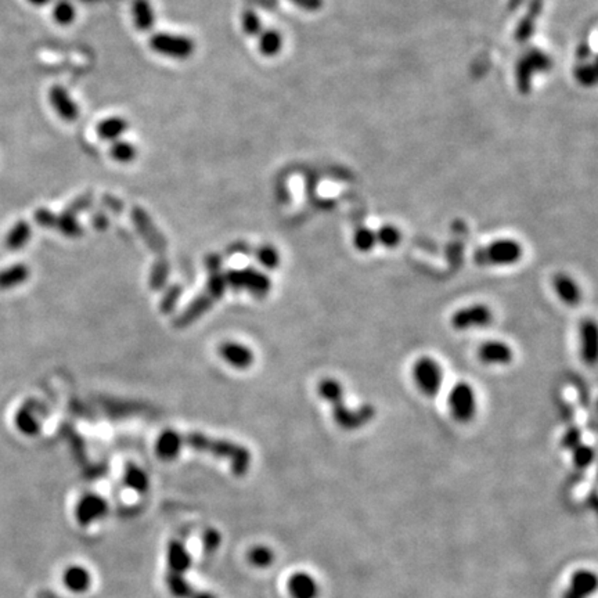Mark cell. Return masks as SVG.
<instances>
[{"instance_id": "6", "label": "cell", "mask_w": 598, "mask_h": 598, "mask_svg": "<svg viewBox=\"0 0 598 598\" xmlns=\"http://www.w3.org/2000/svg\"><path fill=\"white\" fill-rule=\"evenodd\" d=\"M553 67L552 57L540 49H529L516 63L515 79L519 93L528 94L532 87V78L537 72H547Z\"/></svg>"}, {"instance_id": "12", "label": "cell", "mask_w": 598, "mask_h": 598, "mask_svg": "<svg viewBox=\"0 0 598 598\" xmlns=\"http://www.w3.org/2000/svg\"><path fill=\"white\" fill-rule=\"evenodd\" d=\"M515 357L513 346L506 341L489 340L478 348V359L489 367H506L511 364Z\"/></svg>"}, {"instance_id": "23", "label": "cell", "mask_w": 598, "mask_h": 598, "mask_svg": "<svg viewBox=\"0 0 598 598\" xmlns=\"http://www.w3.org/2000/svg\"><path fill=\"white\" fill-rule=\"evenodd\" d=\"M545 7V0H530L528 11L525 17L519 21L516 30H515V39L519 43L528 42L536 30V21L539 15L542 14V10Z\"/></svg>"}, {"instance_id": "39", "label": "cell", "mask_w": 598, "mask_h": 598, "mask_svg": "<svg viewBox=\"0 0 598 598\" xmlns=\"http://www.w3.org/2000/svg\"><path fill=\"white\" fill-rule=\"evenodd\" d=\"M241 28L248 37H257L262 30V21L254 10H246L241 14Z\"/></svg>"}, {"instance_id": "43", "label": "cell", "mask_w": 598, "mask_h": 598, "mask_svg": "<svg viewBox=\"0 0 598 598\" xmlns=\"http://www.w3.org/2000/svg\"><path fill=\"white\" fill-rule=\"evenodd\" d=\"M180 295H182V288H180L179 286H173V287H171V288L168 290V293L165 294L164 300H163V305H161L163 312H164V313H171L172 310L174 309V306H176L177 300L180 298Z\"/></svg>"}, {"instance_id": "5", "label": "cell", "mask_w": 598, "mask_h": 598, "mask_svg": "<svg viewBox=\"0 0 598 598\" xmlns=\"http://www.w3.org/2000/svg\"><path fill=\"white\" fill-rule=\"evenodd\" d=\"M412 378L420 393L427 397H435L442 389L445 373L442 364L435 357L421 356L413 363Z\"/></svg>"}, {"instance_id": "3", "label": "cell", "mask_w": 598, "mask_h": 598, "mask_svg": "<svg viewBox=\"0 0 598 598\" xmlns=\"http://www.w3.org/2000/svg\"><path fill=\"white\" fill-rule=\"evenodd\" d=\"M523 257V246L510 237H503L490 241L489 244L478 248L473 259L479 266L488 267H507L519 263Z\"/></svg>"}, {"instance_id": "25", "label": "cell", "mask_w": 598, "mask_h": 598, "mask_svg": "<svg viewBox=\"0 0 598 598\" xmlns=\"http://www.w3.org/2000/svg\"><path fill=\"white\" fill-rule=\"evenodd\" d=\"M132 18L139 31H150L157 20L155 11L148 0H133Z\"/></svg>"}, {"instance_id": "2", "label": "cell", "mask_w": 598, "mask_h": 598, "mask_svg": "<svg viewBox=\"0 0 598 598\" xmlns=\"http://www.w3.org/2000/svg\"><path fill=\"white\" fill-rule=\"evenodd\" d=\"M191 566V556L182 540H172L167 552L165 583L176 598H216L212 593L196 589L186 578Z\"/></svg>"}, {"instance_id": "30", "label": "cell", "mask_w": 598, "mask_h": 598, "mask_svg": "<svg viewBox=\"0 0 598 598\" xmlns=\"http://www.w3.org/2000/svg\"><path fill=\"white\" fill-rule=\"evenodd\" d=\"M352 246L360 254L371 253L376 247H378L376 230L367 226L357 227L352 234Z\"/></svg>"}, {"instance_id": "28", "label": "cell", "mask_w": 598, "mask_h": 598, "mask_svg": "<svg viewBox=\"0 0 598 598\" xmlns=\"http://www.w3.org/2000/svg\"><path fill=\"white\" fill-rule=\"evenodd\" d=\"M31 270L25 263L13 265L0 272V290H10L24 284L30 279Z\"/></svg>"}, {"instance_id": "52", "label": "cell", "mask_w": 598, "mask_h": 598, "mask_svg": "<svg viewBox=\"0 0 598 598\" xmlns=\"http://www.w3.org/2000/svg\"><path fill=\"white\" fill-rule=\"evenodd\" d=\"M84 1H97V0H84Z\"/></svg>"}, {"instance_id": "7", "label": "cell", "mask_w": 598, "mask_h": 598, "mask_svg": "<svg viewBox=\"0 0 598 598\" xmlns=\"http://www.w3.org/2000/svg\"><path fill=\"white\" fill-rule=\"evenodd\" d=\"M447 407L450 416L460 424L471 423L478 412V396L473 386L467 381H459L447 393Z\"/></svg>"}, {"instance_id": "26", "label": "cell", "mask_w": 598, "mask_h": 598, "mask_svg": "<svg viewBox=\"0 0 598 598\" xmlns=\"http://www.w3.org/2000/svg\"><path fill=\"white\" fill-rule=\"evenodd\" d=\"M180 452L182 450L179 446V432L168 429L158 436L155 443V453L160 459L165 462H171L179 456Z\"/></svg>"}, {"instance_id": "17", "label": "cell", "mask_w": 598, "mask_h": 598, "mask_svg": "<svg viewBox=\"0 0 598 598\" xmlns=\"http://www.w3.org/2000/svg\"><path fill=\"white\" fill-rule=\"evenodd\" d=\"M553 290L556 298L566 306H576L583 298L580 284L568 273H556L553 277Z\"/></svg>"}, {"instance_id": "32", "label": "cell", "mask_w": 598, "mask_h": 598, "mask_svg": "<svg viewBox=\"0 0 598 598\" xmlns=\"http://www.w3.org/2000/svg\"><path fill=\"white\" fill-rule=\"evenodd\" d=\"M376 236H377V244L386 250H395L400 246L402 240H403V233L402 230L392 224V223H386L380 226L376 230Z\"/></svg>"}, {"instance_id": "41", "label": "cell", "mask_w": 598, "mask_h": 598, "mask_svg": "<svg viewBox=\"0 0 598 598\" xmlns=\"http://www.w3.org/2000/svg\"><path fill=\"white\" fill-rule=\"evenodd\" d=\"M573 462L578 467H589L594 459V450L589 445L579 443L573 449Z\"/></svg>"}, {"instance_id": "36", "label": "cell", "mask_w": 598, "mask_h": 598, "mask_svg": "<svg viewBox=\"0 0 598 598\" xmlns=\"http://www.w3.org/2000/svg\"><path fill=\"white\" fill-rule=\"evenodd\" d=\"M53 18L58 25H63V27L71 25L77 18L75 7L70 1L61 0L53 7Z\"/></svg>"}, {"instance_id": "15", "label": "cell", "mask_w": 598, "mask_h": 598, "mask_svg": "<svg viewBox=\"0 0 598 598\" xmlns=\"http://www.w3.org/2000/svg\"><path fill=\"white\" fill-rule=\"evenodd\" d=\"M49 101L54 113L67 122H74L79 118V107L71 94L63 86H53L49 91Z\"/></svg>"}, {"instance_id": "19", "label": "cell", "mask_w": 598, "mask_h": 598, "mask_svg": "<svg viewBox=\"0 0 598 598\" xmlns=\"http://www.w3.org/2000/svg\"><path fill=\"white\" fill-rule=\"evenodd\" d=\"M597 589V576L589 569H580L571 578L562 598H589Z\"/></svg>"}, {"instance_id": "51", "label": "cell", "mask_w": 598, "mask_h": 598, "mask_svg": "<svg viewBox=\"0 0 598 598\" xmlns=\"http://www.w3.org/2000/svg\"><path fill=\"white\" fill-rule=\"evenodd\" d=\"M28 3H31V4H34V6H38V7H42V6H46L50 0H27Z\"/></svg>"}, {"instance_id": "34", "label": "cell", "mask_w": 598, "mask_h": 598, "mask_svg": "<svg viewBox=\"0 0 598 598\" xmlns=\"http://www.w3.org/2000/svg\"><path fill=\"white\" fill-rule=\"evenodd\" d=\"M319 396L330 405L345 399V388L336 378H324L317 385Z\"/></svg>"}, {"instance_id": "48", "label": "cell", "mask_w": 598, "mask_h": 598, "mask_svg": "<svg viewBox=\"0 0 598 598\" xmlns=\"http://www.w3.org/2000/svg\"><path fill=\"white\" fill-rule=\"evenodd\" d=\"M220 265H222V259L219 255H210L207 257V267H208L210 273L211 272H219Z\"/></svg>"}, {"instance_id": "1", "label": "cell", "mask_w": 598, "mask_h": 598, "mask_svg": "<svg viewBox=\"0 0 598 598\" xmlns=\"http://www.w3.org/2000/svg\"><path fill=\"white\" fill-rule=\"evenodd\" d=\"M179 446L190 447L200 453H207L215 459L224 460L229 463L230 470L236 475H246L251 466V453L247 447L237 445L230 440L211 438L198 432L180 433L179 432Z\"/></svg>"}, {"instance_id": "42", "label": "cell", "mask_w": 598, "mask_h": 598, "mask_svg": "<svg viewBox=\"0 0 598 598\" xmlns=\"http://www.w3.org/2000/svg\"><path fill=\"white\" fill-rule=\"evenodd\" d=\"M575 77L582 85H594L596 81H597V67H596V64L592 63V64L579 65L575 70Z\"/></svg>"}, {"instance_id": "20", "label": "cell", "mask_w": 598, "mask_h": 598, "mask_svg": "<svg viewBox=\"0 0 598 598\" xmlns=\"http://www.w3.org/2000/svg\"><path fill=\"white\" fill-rule=\"evenodd\" d=\"M219 355L234 369L247 370L254 363V353L250 348L237 342H224L219 346Z\"/></svg>"}, {"instance_id": "33", "label": "cell", "mask_w": 598, "mask_h": 598, "mask_svg": "<svg viewBox=\"0 0 598 598\" xmlns=\"http://www.w3.org/2000/svg\"><path fill=\"white\" fill-rule=\"evenodd\" d=\"M124 482L128 486L129 489L139 492V493H144L148 490L150 488V478L148 475L141 470L140 467H137L136 464H130L129 463L125 469V475H124Z\"/></svg>"}, {"instance_id": "10", "label": "cell", "mask_w": 598, "mask_h": 598, "mask_svg": "<svg viewBox=\"0 0 598 598\" xmlns=\"http://www.w3.org/2000/svg\"><path fill=\"white\" fill-rule=\"evenodd\" d=\"M226 283L234 290H247L257 297H265L269 294L272 283L267 276L251 267L244 270H230L226 273Z\"/></svg>"}, {"instance_id": "47", "label": "cell", "mask_w": 598, "mask_h": 598, "mask_svg": "<svg viewBox=\"0 0 598 598\" xmlns=\"http://www.w3.org/2000/svg\"><path fill=\"white\" fill-rule=\"evenodd\" d=\"M290 1L306 11H317L323 7V0H290Z\"/></svg>"}, {"instance_id": "8", "label": "cell", "mask_w": 598, "mask_h": 598, "mask_svg": "<svg viewBox=\"0 0 598 598\" xmlns=\"http://www.w3.org/2000/svg\"><path fill=\"white\" fill-rule=\"evenodd\" d=\"M495 319L493 310L489 305L478 302L463 306L452 313L450 326L456 331H470L473 329H483L492 324Z\"/></svg>"}, {"instance_id": "29", "label": "cell", "mask_w": 598, "mask_h": 598, "mask_svg": "<svg viewBox=\"0 0 598 598\" xmlns=\"http://www.w3.org/2000/svg\"><path fill=\"white\" fill-rule=\"evenodd\" d=\"M31 236H32L31 226L25 220H18L11 227V230L8 231V234L6 237V247L11 251L21 250L27 246Z\"/></svg>"}, {"instance_id": "11", "label": "cell", "mask_w": 598, "mask_h": 598, "mask_svg": "<svg viewBox=\"0 0 598 598\" xmlns=\"http://www.w3.org/2000/svg\"><path fill=\"white\" fill-rule=\"evenodd\" d=\"M331 407H333L334 421L340 427L343 428V429H348V431L357 429V428H362L363 426H366L376 416V410H374L373 406L363 405L360 407L352 409V407H348L345 405V399H342L340 402L331 405Z\"/></svg>"}, {"instance_id": "44", "label": "cell", "mask_w": 598, "mask_h": 598, "mask_svg": "<svg viewBox=\"0 0 598 598\" xmlns=\"http://www.w3.org/2000/svg\"><path fill=\"white\" fill-rule=\"evenodd\" d=\"M91 205V193H89V194H85V196H82V197H79V198H77L67 210H65V212L67 214L72 215V216H77V215L79 214V212H82V211H85L87 210L89 207Z\"/></svg>"}, {"instance_id": "9", "label": "cell", "mask_w": 598, "mask_h": 598, "mask_svg": "<svg viewBox=\"0 0 598 598\" xmlns=\"http://www.w3.org/2000/svg\"><path fill=\"white\" fill-rule=\"evenodd\" d=\"M150 47L155 53L173 60H187L193 56L196 50L193 39L168 32L154 34L150 38Z\"/></svg>"}, {"instance_id": "14", "label": "cell", "mask_w": 598, "mask_h": 598, "mask_svg": "<svg viewBox=\"0 0 598 598\" xmlns=\"http://www.w3.org/2000/svg\"><path fill=\"white\" fill-rule=\"evenodd\" d=\"M35 219L39 226L47 227V229H56L67 237H78L82 234V227L77 222L75 216L67 214L65 211L61 215H54L49 210L41 208L35 212Z\"/></svg>"}, {"instance_id": "31", "label": "cell", "mask_w": 598, "mask_h": 598, "mask_svg": "<svg viewBox=\"0 0 598 598\" xmlns=\"http://www.w3.org/2000/svg\"><path fill=\"white\" fill-rule=\"evenodd\" d=\"M259 51L265 56V57H274L277 56L281 49H283V37L279 31L276 30H263L259 35Z\"/></svg>"}, {"instance_id": "24", "label": "cell", "mask_w": 598, "mask_h": 598, "mask_svg": "<svg viewBox=\"0 0 598 598\" xmlns=\"http://www.w3.org/2000/svg\"><path fill=\"white\" fill-rule=\"evenodd\" d=\"M64 586L72 593H85L90 589L91 575L90 572L79 565H72L67 568L63 573Z\"/></svg>"}, {"instance_id": "35", "label": "cell", "mask_w": 598, "mask_h": 598, "mask_svg": "<svg viewBox=\"0 0 598 598\" xmlns=\"http://www.w3.org/2000/svg\"><path fill=\"white\" fill-rule=\"evenodd\" d=\"M110 155L113 160L118 161V163H130L136 158L137 155V150L133 144H130L129 141L125 140H115L110 148Z\"/></svg>"}, {"instance_id": "40", "label": "cell", "mask_w": 598, "mask_h": 598, "mask_svg": "<svg viewBox=\"0 0 598 598\" xmlns=\"http://www.w3.org/2000/svg\"><path fill=\"white\" fill-rule=\"evenodd\" d=\"M257 260L267 269H276L280 265V254L272 246H262L257 248Z\"/></svg>"}, {"instance_id": "38", "label": "cell", "mask_w": 598, "mask_h": 598, "mask_svg": "<svg viewBox=\"0 0 598 598\" xmlns=\"http://www.w3.org/2000/svg\"><path fill=\"white\" fill-rule=\"evenodd\" d=\"M248 561L251 562V565L265 569V568H269L273 564L274 553L267 546H257L250 552Z\"/></svg>"}, {"instance_id": "16", "label": "cell", "mask_w": 598, "mask_h": 598, "mask_svg": "<svg viewBox=\"0 0 598 598\" xmlns=\"http://www.w3.org/2000/svg\"><path fill=\"white\" fill-rule=\"evenodd\" d=\"M108 511L107 502L97 495H86L84 496L75 509V518L79 525L89 526L93 522L101 519Z\"/></svg>"}, {"instance_id": "18", "label": "cell", "mask_w": 598, "mask_h": 598, "mask_svg": "<svg viewBox=\"0 0 598 598\" xmlns=\"http://www.w3.org/2000/svg\"><path fill=\"white\" fill-rule=\"evenodd\" d=\"M580 356L587 366H594L598 355V329L594 320H583L579 329Z\"/></svg>"}, {"instance_id": "21", "label": "cell", "mask_w": 598, "mask_h": 598, "mask_svg": "<svg viewBox=\"0 0 598 598\" xmlns=\"http://www.w3.org/2000/svg\"><path fill=\"white\" fill-rule=\"evenodd\" d=\"M287 590L291 598H317L320 589L317 580L307 572H295L287 582Z\"/></svg>"}, {"instance_id": "4", "label": "cell", "mask_w": 598, "mask_h": 598, "mask_svg": "<svg viewBox=\"0 0 598 598\" xmlns=\"http://www.w3.org/2000/svg\"><path fill=\"white\" fill-rule=\"evenodd\" d=\"M226 284V277L223 274H220L219 272H212L205 293L201 297L194 299L191 305L186 307V310L174 320V326L183 329L191 324L198 317H201L215 302L224 294Z\"/></svg>"}, {"instance_id": "27", "label": "cell", "mask_w": 598, "mask_h": 598, "mask_svg": "<svg viewBox=\"0 0 598 598\" xmlns=\"http://www.w3.org/2000/svg\"><path fill=\"white\" fill-rule=\"evenodd\" d=\"M127 130H128V121L121 117H108L100 121L96 127L97 136L107 141L118 140Z\"/></svg>"}, {"instance_id": "37", "label": "cell", "mask_w": 598, "mask_h": 598, "mask_svg": "<svg viewBox=\"0 0 598 598\" xmlns=\"http://www.w3.org/2000/svg\"><path fill=\"white\" fill-rule=\"evenodd\" d=\"M170 274V263L165 257H160L158 262L154 265L153 272H151V279H150V284L153 290H161L168 279Z\"/></svg>"}, {"instance_id": "50", "label": "cell", "mask_w": 598, "mask_h": 598, "mask_svg": "<svg viewBox=\"0 0 598 598\" xmlns=\"http://www.w3.org/2000/svg\"><path fill=\"white\" fill-rule=\"evenodd\" d=\"M104 203H106V205H108L111 210H114L115 212H121V210H122V204L117 200V198H110V197H106V200H104Z\"/></svg>"}, {"instance_id": "45", "label": "cell", "mask_w": 598, "mask_h": 598, "mask_svg": "<svg viewBox=\"0 0 598 598\" xmlns=\"http://www.w3.org/2000/svg\"><path fill=\"white\" fill-rule=\"evenodd\" d=\"M204 547L208 550V552H214L216 550L219 546H220V542H222V536H220V533L217 532V530H215V529H208L205 533H204Z\"/></svg>"}, {"instance_id": "46", "label": "cell", "mask_w": 598, "mask_h": 598, "mask_svg": "<svg viewBox=\"0 0 598 598\" xmlns=\"http://www.w3.org/2000/svg\"><path fill=\"white\" fill-rule=\"evenodd\" d=\"M579 443H582L580 442V431L578 429V428H572V429H569L566 433H565V436H564V445L568 447V449H573L575 446H578Z\"/></svg>"}, {"instance_id": "13", "label": "cell", "mask_w": 598, "mask_h": 598, "mask_svg": "<svg viewBox=\"0 0 598 598\" xmlns=\"http://www.w3.org/2000/svg\"><path fill=\"white\" fill-rule=\"evenodd\" d=\"M132 217H133L136 229L143 236L147 246L154 253L160 254V257H164L163 254L167 250V241H165L164 236L160 233V230L154 226L150 216L146 214L141 208H133L132 210Z\"/></svg>"}, {"instance_id": "22", "label": "cell", "mask_w": 598, "mask_h": 598, "mask_svg": "<svg viewBox=\"0 0 598 598\" xmlns=\"http://www.w3.org/2000/svg\"><path fill=\"white\" fill-rule=\"evenodd\" d=\"M42 406L37 400L27 402L15 414V426L21 433L27 436H35L41 431V423L38 420V412Z\"/></svg>"}, {"instance_id": "49", "label": "cell", "mask_w": 598, "mask_h": 598, "mask_svg": "<svg viewBox=\"0 0 598 598\" xmlns=\"http://www.w3.org/2000/svg\"><path fill=\"white\" fill-rule=\"evenodd\" d=\"M93 224L96 229H106L108 226V219L103 214H96L93 216Z\"/></svg>"}]
</instances>
